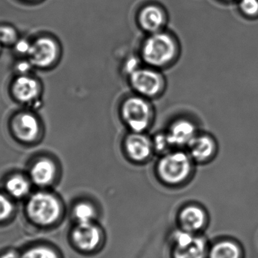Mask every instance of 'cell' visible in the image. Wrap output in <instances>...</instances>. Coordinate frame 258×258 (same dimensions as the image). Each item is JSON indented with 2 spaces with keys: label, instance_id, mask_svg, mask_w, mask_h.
<instances>
[{
  "label": "cell",
  "instance_id": "obj_5",
  "mask_svg": "<svg viewBox=\"0 0 258 258\" xmlns=\"http://www.w3.org/2000/svg\"><path fill=\"white\" fill-rule=\"evenodd\" d=\"M128 77L131 86L137 95L144 98L159 96L165 89V77L156 68L141 67Z\"/></svg>",
  "mask_w": 258,
  "mask_h": 258
},
{
  "label": "cell",
  "instance_id": "obj_17",
  "mask_svg": "<svg viewBox=\"0 0 258 258\" xmlns=\"http://www.w3.org/2000/svg\"><path fill=\"white\" fill-rule=\"evenodd\" d=\"M240 251L239 247L230 242L223 241L216 244L211 250L209 258H239Z\"/></svg>",
  "mask_w": 258,
  "mask_h": 258
},
{
  "label": "cell",
  "instance_id": "obj_22",
  "mask_svg": "<svg viewBox=\"0 0 258 258\" xmlns=\"http://www.w3.org/2000/svg\"><path fill=\"white\" fill-rule=\"evenodd\" d=\"M152 141H153V148L159 152H165L171 147L166 133H159L153 137Z\"/></svg>",
  "mask_w": 258,
  "mask_h": 258
},
{
  "label": "cell",
  "instance_id": "obj_21",
  "mask_svg": "<svg viewBox=\"0 0 258 258\" xmlns=\"http://www.w3.org/2000/svg\"><path fill=\"white\" fill-rule=\"evenodd\" d=\"M18 41V33L12 26H0V43L10 45L16 43Z\"/></svg>",
  "mask_w": 258,
  "mask_h": 258
},
{
  "label": "cell",
  "instance_id": "obj_12",
  "mask_svg": "<svg viewBox=\"0 0 258 258\" xmlns=\"http://www.w3.org/2000/svg\"><path fill=\"white\" fill-rule=\"evenodd\" d=\"M39 83L28 76L21 75L17 77L12 84L14 96L21 102L33 101L39 96Z\"/></svg>",
  "mask_w": 258,
  "mask_h": 258
},
{
  "label": "cell",
  "instance_id": "obj_4",
  "mask_svg": "<svg viewBox=\"0 0 258 258\" xmlns=\"http://www.w3.org/2000/svg\"><path fill=\"white\" fill-rule=\"evenodd\" d=\"M30 219L39 225L48 226L58 219L60 205L54 195L37 192L30 197L27 206Z\"/></svg>",
  "mask_w": 258,
  "mask_h": 258
},
{
  "label": "cell",
  "instance_id": "obj_27",
  "mask_svg": "<svg viewBox=\"0 0 258 258\" xmlns=\"http://www.w3.org/2000/svg\"><path fill=\"white\" fill-rule=\"evenodd\" d=\"M0 258H20L18 254L15 251H9V252L5 253L4 254L0 257Z\"/></svg>",
  "mask_w": 258,
  "mask_h": 258
},
{
  "label": "cell",
  "instance_id": "obj_15",
  "mask_svg": "<svg viewBox=\"0 0 258 258\" xmlns=\"http://www.w3.org/2000/svg\"><path fill=\"white\" fill-rule=\"evenodd\" d=\"M179 219L183 230L192 233L198 231L204 226L206 215L200 208L189 206L180 212Z\"/></svg>",
  "mask_w": 258,
  "mask_h": 258
},
{
  "label": "cell",
  "instance_id": "obj_26",
  "mask_svg": "<svg viewBox=\"0 0 258 258\" xmlns=\"http://www.w3.org/2000/svg\"><path fill=\"white\" fill-rule=\"evenodd\" d=\"M30 45L31 44L29 43L27 41L21 39V40L17 41L16 44V49L18 53H21V54H27L28 55L29 50H30Z\"/></svg>",
  "mask_w": 258,
  "mask_h": 258
},
{
  "label": "cell",
  "instance_id": "obj_25",
  "mask_svg": "<svg viewBox=\"0 0 258 258\" xmlns=\"http://www.w3.org/2000/svg\"><path fill=\"white\" fill-rule=\"evenodd\" d=\"M141 67L139 59L138 58L131 57L127 59L126 62L124 64L123 69L125 74L129 76Z\"/></svg>",
  "mask_w": 258,
  "mask_h": 258
},
{
  "label": "cell",
  "instance_id": "obj_7",
  "mask_svg": "<svg viewBox=\"0 0 258 258\" xmlns=\"http://www.w3.org/2000/svg\"><path fill=\"white\" fill-rule=\"evenodd\" d=\"M127 156L137 162L147 160L153 152V141L145 133L130 132L124 140Z\"/></svg>",
  "mask_w": 258,
  "mask_h": 258
},
{
  "label": "cell",
  "instance_id": "obj_24",
  "mask_svg": "<svg viewBox=\"0 0 258 258\" xmlns=\"http://www.w3.org/2000/svg\"><path fill=\"white\" fill-rule=\"evenodd\" d=\"M240 8L245 15L254 16L258 13V0H241Z\"/></svg>",
  "mask_w": 258,
  "mask_h": 258
},
{
  "label": "cell",
  "instance_id": "obj_19",
  "mask_svg": "<svg viewBox=\"0 0 258 258\" xmlns=\"http://www.w3.org/2000/svg\"><path fill=\"white\" fill-rule=\"evenodd\" d=\"M74 215L78 224L92 223L95 217V209L88 203H80L74 208Z\"/></svg>",
  "mask_w": 258,
  "mask_h": 258
},
{
  "label": "cell",
  "instance_id": "obj_9",
  "mask_svg": "<svg viewBox=\"0 0 258 258\" xmlns=\"http://www.w3.org/2000/svg\"><path fill=\"white\" fill-rule=\"evenodd\" d=\"M197 131L194 123L187 119H178L169 126L165 133L171 147L181 148L189 145L197 136Z\"/></svg>",
  "mask_w": 258,
  "mask_h": 258
},
{
  "label": "cell",
  "instance_id": "obj_16",
  "mask_svg": "<svg viewBox=\"0 0 258 258\" xmlns=\"http://www.w3.org/2000/svg\"><path fill=\"white\" fill-rule=\"evenodd\" d=\"M206 245L201 237L194 238L189 245L181 248H174V258H204L206 255Z\"/></svg>",
  "mask_w": 258,
  "mask_h": 258
},
{
  "label": "cell",
  "instance_id": "obj_8",
  "mask_svg": "<svg viewBox=\"0 0 258 258\" xmlns=\"http://www.w3.org/2000/svg\"><path fill=\"white\" fill-rule=\"evenodd\" d=\"M12 129L15 137L24 142L36 140L40 130L37 118L27 112L18 114L13 118Z\"/></svg>",
  "mask_w": 258,
  "mask_h": 258
},
{
  "label": "cell",
  "instance_id": "obj_11",
  "mask_svg": "<svg viewBox=\"0 0 258 258\" xmlns=\"http://www.w3.org/2000/svg\"><path fill=\"white\" fill-rule=\"evenodd\" d=\"M73 240L76 246L84 251L95 249L100 242L99 229L92 223L78 224L73 231Z\"/></svg>",
  "mask_w": 258,
  "mask_h": 258
},
{
  "label": "cell",
  "instance_id": "obj_6",
  "mask_svg": "<svg viewBox=\"0 0 258 258\" xmlns=\"http://www.w3.org/2000/svg\"><path fill=\"white\" fill-rule=\"evenodd\" d=\"M59 46L54 39L40 37L30 45L28 55L30 64L39 68H48L57 61Z\"/></svg>",
  "mask_w": 258,
  "mask_h": 258
},
{
  "label": "cell",
  "instance_id": "obj_10",
  "mask_svg": "<svg viewBox=\"0 0 258 258\" xmlns=\"http://www.w3.org/2000/svg\"><path fill=\"white\" fill-rule=\"evenodd\" d=\"M138 20L141 28L148 34L162 31L167 23L165 12L159 6L153 5L141 9Z\"/></svg>",
  "mask_w": 258,
  "mask_h": 258
},
{
  "label": "cell",
  "instance_id": "obj_23",
  "mask_svg": "<svg viewBox=\"0 0 258 258\" xmlns=\"http://www.w3.org/2000/svg\"><path fill=\"white\" fill-rule=\"evenodd\" d=\"M13 212V204L10 200L0 194V221L8 219Z\"/></svg>",
  "mask_w": 258,
  "mask_h": 258
},
{
  "label": "cell",
  "instance_id": "obj_20",
  "mask_svg": "<svg viewBox=\"0 0 258 258\" xmlns=\"http://www.w3.org/2000/svg\"><path fill=\"white\" fill-rule=\"evenodd\" d=\"M21 258H58L52 250L47 247H35L23 254Z\"/></svg>",
  "mask_w": 258,
  "mask_h": 258
},
{
  "label": "cell",
  "instance_id": "obj_3",
  "mask_svg": "<svg viewBox=\"0 0 258 258\" xmlns=\"http://www.w3.org/2000/svg\"><path fill=\"white\" fill-rule=\"evenodd\" d=\"M191 168L189 154L182 151H171L159 160L158 173L164 181L170 184H177L188 177Z\"/></svg>",
  "mask_w": 258,
  "mask_h": 258
},
{
  "label": "cell",
  "instance_id": "obj_2",
  "mask_svg": "<svg viewBox=\"0 0 258 258\" xmlns=\"http://www.w3.org/2000/svg\"><path fill=\"white\" fill-rule=\"evenodd\" d=\"M120 115L130 132L145 133L153 123L154 111L148 98L132 95L122 102Z\"/></svg>",
  "mask_w": 258,
  "mask_h": 258
},
{
  "label": "cell",
  "instance_id": "obj_14",
  "mask_svg": "<svg viewBox=\"0 0 258 258\" xmlns=\"http://www.w3.org/2000/svg\"><path fill=\"white\" fill-rule=\"evenodd\" d=\"M55 175V165L47 159L36 162L30 171L32 180L38 186L49 185L54 180Z\"/></svg>",
  "mask_w": 258,
  "mask_h": 258
},
{
  "label": "cell",
  "instance_id": "obj_1",
  "mask_svg": "<svg viewBox=\"0 0 258 258\" xmlns=\"http://www.w3.org/2000/svg\"><path fill=\"white\" fill-rule=\"evenodd\" d=\"M178 55L177 39L167 32L151 33L141 45V61L156 69L171 65Z\"/></svg>",
  "mask_w": 258,
  "mask_h": 258
},
{
  "label": "cell",
  "instance_id": "obj_18",
  "mask_svg": "<svg viewBox=\"0 0 258 258\" xmlns=\"http://www.w3.org/2000/svg\"><path fill=\"white\" fill-rule=\"evenodd\" d=\"M8 192L17 198H21L27 195L30 191L29 182L24 177L19 175L11 177L6 185Z\"/></svg>",
  "mask_w": 258,
  "mask_h": 258
},
{
  "label": "cell",
  "instance_id": "obj_13",
  "mask_svg": "<svg viewBox=\"0 0 258 258\" xmlns=\"http://www.w3.org/2000/svg\"><path fill=\"white\" fill-rule=\"evenodd\" d=\"M187 148L191 159L197 162H206L215 152V141L208 135H197Z\"/></svg>",
  "mask_w": 258,
  "mask_h": 258
}]
</instances>
